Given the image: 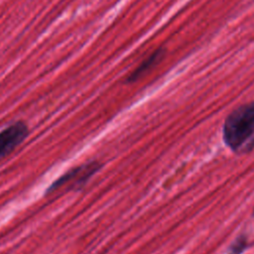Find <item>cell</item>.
Instances as JSON below:
<instances>
[{
	"label": "cell",
	"mask_w": 254,
	"mask_h": 254,
	"mask_svg": "<svg viewBox=\"0 0 254 254\" xmlns=\"http://www.w3.org/2000/svg\"><path fill=\"white\" fill-rule=\"evenodd\" d=\"M253 213H254V211H253Z\"/></svg>",
	"instance_id": "8992f818"
},
{
	"label": "cell",
	"mask_w": 254,
	"mask_h": 254,
	"mask_svg": "<svg viewBox=\"0 0 254 254\" xmlns=\"http://www.w3.org/2000/svg\"><path fill=\"white\" fill-rule=\"evenodd\" d=\"M100 168L101 164L96 161H91L87 164L76 166L65 172L54 183H52V185L46 190V193L49 194L55 192L65 186H68V189L70 190L82 188L99 171Z\"/></svg>",
	"instance_id": "7a4b0ae2"
},
{
	"label": "cell",
	"mask_w": 254,
	"mask_h": 254,
	"mask_svg": "<svg viewBox=\"0 0 254 254\" xmlns=\"http://www.w3.org/2000/svg\"><path fill=\"white\" fill-rule=\"evenodd\" d=\"M163 57V50L159 49L150 55L145 61H143L127 77V81L133 82L139 79L143 74H145L154 64H156Z\"/></svg>",
	"instance_id": "277c9868"
},
{
	"label": "cell",
	"mask_w": 254,
	"mask_h": 254,
	"mask_svg": "<svg viewBox=\"0 0 254 254\" xmlns=\"http://www.w3.org/2000/svg\"><path fill=\"white\" fill-rule=\"evenodd\" d=\"M29 135L24 121H16L0 131V161L21 145Z\"/></svg>",
	"instance_id": "3957f363"
},
{
	"label": "cell",
	"mask_w": 254,
	"mask_h": 254,
	"mask_svg": "<svg viewBox=\"0 0 254 254\" xmlns=\"http://www.w3.org/2000/svg\"><path fill=\"white\" fill-rule=\"evenodd\" d=\"M248 247V240L245 235H240L235 238L227 249V254H242Z\"/></svg>",
	"instance_id": "5b68a950"
},
{
	"label": "cell",
	"mask_w": 254,
	"mask_h": 254,
	"mask_svg": "<svg viewBox=\"0 0 254 254\" xmlns=\"http://www.w3.org/2000/svg\"><path fill=\"white\" fill-rule=\"evenodd\" d=\"M222 137L225 145L235 154L254 150V102L235 108L224 120Z\"/></svg>",
	"instance_id": "6da1fadb"
}]
</instances>
